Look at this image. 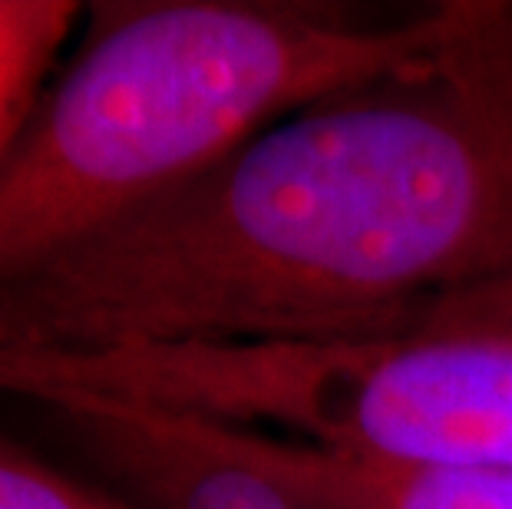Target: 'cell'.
<instances>
[{"instance_id":"1","label":"cell","mask_w":512,"mask_h":509,"mask_svg":"<svg viewBox=\"0 0 512 509\" xmlns=\"http://www.w3.org/2000/svg\"><path fill=\"white\" fill-rule=\"evenodd\" d=\"M512 278V4L0 285V351L413 331Z\"/></svg>"},{"instance_id":"2","label":"cell","mask_w":512,"mask_h":509,"mask_svg":"<svg viewBox=\"0 0 512 509\" xmlns=\"http://www.w3.org/2000/svg\"><path fill=\"white\" fill-rule=\"evenodd\" d=\"M463 14L377 24L324 0L93 4L73 57L0 156V285L334 90L400 67Z\"/></svg>"},{"instance_id":"3","label":"cell","mask_w":512,"mask_h":509,"mask_svg":"<svg viewBox=\"0 0 512 509\" xmlns=\"http://www.w3.org/2000/svg\"><path fill=\"white\" fill-rule=\"evenodd\" d=\"M40 391L252 427L380 467L512 473V338L489 331L0 351V394Z\"/></svg>"},{"instance_id":"4","label":"cell","mask_w":512,"mask_h":509,"mask_svg":"<svg viewBox=\"0 0 512 509\" xmlns=\"http://www.w3.org/2000/svg\"><path fill=\"white\" fill-rule=\"evenodd\" d=\"M219 427L245 460L271 473L314 509H512L509 470L380 467L252 427Z\"/></svg>"},{"instance_id":"5","label":"cell","mask_w":512,"mask_h":509,"mask_svg":"<svg viewBox=\"0 0 512 509\" xmlns=\"http://www.w3.org/2000/svg\"><path fill=\"white\" fill-rule=\"evenodd\" d=\"M83 7L73 0H0V156L7 153L57 70Z\"/></svg>"},{"instance_id":"6","label":"cell","mask_w":512,"mask_h":509,"mask_svg":"<svg viewBox=\"0 0 512 509\" xmlns=\"http://www.w3.org/2000/svg\"><path fill=\"white\" fill-rule=\"evenodd\" d=\"M0 509H139L100 480H83L24 443L0 437Z\"/></svg>"},{"instance_id":"7","label":"cell","mask_w":512,"mask_h":509,"mask_svg":"<svg viewBox=\"0 0 512 509\" xmlns=\"http://www.w3.org/2000/svg\"><path fill=\"white\" fill-rule=\"evenodd\" d=\"M420 328H466V331H489L512 338V278L499 281L493 288H479L473 295H463L450 301V305L437 308Z\"/></svg>"}]
</instances>
